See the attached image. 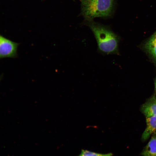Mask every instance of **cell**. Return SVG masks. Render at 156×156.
<instances>
[{
  "label": "cell",
  "mask_w": 156,
  "mask_h": 156,
  "mask_svg": "<svg viewBox=\"0 0 156 156\" xmlns=\"http://www.w3.org/2000/svg\"><path fill=\"white\" fill-rule=\"evenodd\" d=\"M19 43L13 41L1 35L0 36V58L17 57Z\"/></svg>",
  "instance_id": "obj_3"
},
{
  "label": "cell",
  "mask_w": 156,
  "mask_h": 156,
  "mask_svg": "<svg viewBox=\"0 0 156 156\" xmlns=\"http://www.w3.org/2000/svg\"><path fill=\"white\" fill-rule=\"evenodd\" d=\"M155 90L156 91V79L155 80Z\"/></svg>",
  "instance_id": "obj_9"
},
{
  "label": "cell",
  "mask_w": 156,
  "mask_h": 156,
  "mask_svg": "<svg viewBox=\"0 0 156 156\" xmlns=\"http://www.w3.org/2000/svg\"><path fill=\"white\" fill-rule=\"evenodd\" d=\"M80 14L85 21L93 20L96 17L104 18L111 16L113 13L114 0H79Z\"/></svg>",
  "instance_id": "obj_2"
},
{
  "label": "cell",
  "mask_w": 156,
  "mask_h": 156,
  "mask_svg": "<svg viewBox=\"0 0 156 156\" xmlns=\"http://www.w3.org/2000/svg\"><path fill=\"white\" fill-rule=\"evenodd\" d=\"M143 113L146 117L156 116V100L147 102L142 108Z\"/></svg>",
  "instance_id": "obj_6"
},
{
  "label": "cell",
  "mask_w": 156,
  "mask_h": 156,
  "mask_svg": "<svg viewBox=\"0 0 156 156\" xmlns=\"http://www.w3.org/2000/svg\"><path fill=\"white\" fill-rule=\"evenodd\" d=\"M146 127L142 135L144 140H146L156 131V116L146 117Z\"/></svg>",
  "instance_id": "obj_4"
},
{
  "label": "cell",
  "mask_w": 156,
  "mask_h": 156,
  "mask_svg": "<svg viewBox=\"0 0 156 156\" xmlns=\"http://www.w3.org/2000/svg\"></svg>",
  "instance_id": "obj_10"
},
{
  "label": "cell",
  "mask_w": 156,
  "mask_h": 156,
  "mask_svg": "<svg viewBox=\"0 0 156 156\" xmlns=\"http://www.w3.org/2000/svg\"><path fill=\"white\" fill-rule=\"evenodd\" d=\"M141 154L143 156H156V137L151 138Z\"/></svg>",
  "instance_id": "obj_5"
},
{
  "label": "cell",
  "mask_w": 156,
  "mask_h": 156,
  "mask_svg": "<svg viewBox=\"0 0 156 156\" xmlns=\"http://www.w3.org/2000/svg\"><path fill=\"white\" fill-rule=\"evenodd\" d=\"M93 33L97 44L98 52L103 55L116 53L118 38L109 26L93 21H85Z\"/></svg>",
  "instance_id": "obj_1"
},
{
  "label": "cell",
  "mask_w": 156,
  "mask_h": 156,
  "mask_svg": "<svg viewBox=\"0 0 156 156\" xmlns=\"http://www.w3.org/2000/svg\"><path fill=\"white\" fill-rule=\"evenodd\" d=\"M145 47L149 53L156 60V31L147 42Z\"/></svg>",
  "instance_id": "obj_7"
},
{
  "label": "cell",
  "mask_w": 156,
  "mask_h": 156,
  "mask_svg": "<svg viewBox=\"0 0 156 156\" xmlns=\"http://www.w3.org/2000/svg\"></svg>",
  "instance_id": "obj_11"
},
{
  "label": "cell",
  "mask_w": 156,
  "mask_h": 156,
  "mask_svg": "<svg viewBox=\"0 0 156 156\" xmlns=\"http://www.w3.org/2000/svg\"><path fill=\"white\" fill-rule=\"evenodd\" d=\"M112 153L101 154L96 153L87 150H82L80 154L78 156H112Z\"/></svg>",
  "instance_id": "obj_8"
}]
</instances>
